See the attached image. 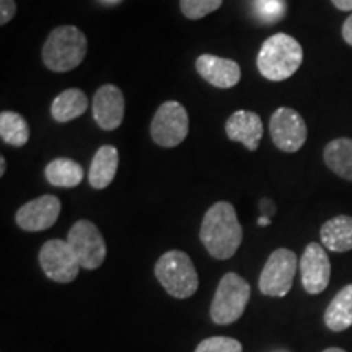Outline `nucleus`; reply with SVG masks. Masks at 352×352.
Segmentation results:
<instances>
[{
  "label": "nucleus",
  "mask_w": 352,
  "mask_h": 352,
  "mask_svg": "<svg viewBox=\"0 0 352 352\" xmlns=\"http://www.w3.org/2000/svg\"><path fill=\"white\" fill-rule=\"evenodd\" d=\"M199 239L215 259H230L239 252L243 240V228L230 202L220 201L210 206L202 219Z\"/></svg>",
  "instance_id": "f257e3e1"
},
{
  "label": "nucleus",
  "mask_w": 352,
  "mask_h": 352,
  "mask_svg": "<svg viewBox=\"0 0 352 352\" xmlns=\"http://www.w3.org/2000/svg\"><path fill=\"white\" fill-rule=\"evenodd\" d=\"M303 50L300 43L290 34H272L263 43L258 52L256 65L259 74L271 82H283L300 69Z\"/></svg>",
  "instance_id": "f03ea898"
},
{
  "label": "nucleus",
  "mask_w": 352,
  "mask_h": 352,
  "mask_svg": "<svg viewBox=\"0 0 352 352\" xmlns=\"http://www.w3.org/2000/svg\"><path fill=\"white\" fill-rule=\"evenodd\" d=\"M87 38L77 26H57L43 46V63L52 72H70L85 59Z\"/></svg>",
  "instance_id": "7ed1b4c3"
},
{
  "label": "nucleus",
  "mask_w": 352,
  "mask_h": 352,
  "mask_svg": "<svg viewBox=\"0 0 352 352\" xmlns=\"http://www.w3.org/2000/svg\"><path fill=\"white\" fill-rule=\"evenodd\" d=\"M155 277L175 298H189L199 287V276L191 258L179 250H171L158 258Z\"/></svg>",
  "instance_id": "20e7f679"
},
{
  "label": "nucleus",
  "mask_w": 352,
  "mask_h": 352,
  "mask_svg": "<svg viewBox=\"0 0 352 352\" xmlns=\"http://www.w3.org/2000/svg\"><path fill=\"white\" fill-rule=\"evenodd\" d=\"M252 287L236 272H227L220 279L210 303V318L215 324H232L241 318L248 305Z\"/></svg>",
  "instance_id": "39448f33"
},
{
  "label": "nucleus",
  "mask_w": 352,
  "mask_h": 352,
  "mask_svg": "<svg viewBox=\"0 0 352 352\" xmlns=\"http://www.w3.org/2000/svg\"><path fill=\"white\" fill-rule=\"evenodd\" d=\"M297 272L296 253L287 248H279L267 258L261 276H259V290L267 297H285L294 284Z\"/></svg>",
  "instance_id": "423d86ee"
},
{
  "label": "nucleus",
  "mask_w": 352,
  "mask_h": 352,
  "mask_svg": "<svg viewBox=\"0 0 352 352\" xmlns=\"http://www.w3.org/2000/svg\"><path fill=\"white\" fill-rule=\"evenodd\" d=\"M67 243L83 270H98L107 258V241L90 220H77L74 223L67 233Z\"/></svg>",
  "instance_id": "0eeeda50"
},
{
  "label": "nucleus",
  "mask_w": 352,
  "mask_h": 352,
  "mask_svg": "<svg viewBox=\"0 0 352 352\" xmlns=\"http://www.w3.org/2000/svg\"><path fill=\"white\" fill-rule=\"evenodd\" d=\"M189 132V118L186 108L178 101H165L157 109L151 124L153 142L160 147L171 148L183 144Z\"/></svg>",
  "instance_id": "6e6552de"
},
{
  "label": "nucleus",
  "mask_w": 352,
  "mask_h": 352,
  "mask_svg": "<svg viewBox=\"0 0 352 352\" xmlns=\"http://www.w3.org/2000/svg\"><path fill=\"white\" fill-rule=\"evenodd\" d=\"M39 264L46 277L59 284L72 283L82 267L67 240L46 241L39 250Z\"/></svg>",
  "instance_id": "1a4fd4ad"
},
{
  "label": "nucleus",
  "mask_w": 352,
  "mask_h": 352,
  "mask_svg": "<svg viewBox=\"0 0 352 352\" xmlns=\"http://www.w3.org/2000/svg\"><path fill=\"white\" fill-rule=\"evenodd\" d=\"M270 132L276 147L287 153L300 151L308 134L303 118L292 108H279L272 113Z\"/></svg>",
  "instance_id": "9d476101"
},
{
  "label": "nucleus",
  "mask_w": 352,
  "mask_h": 352,
  "mask_svg": "<svg viewBox=\"0 0 352 352\" xmlns=\"http://www.w3.org/2000/svg\"><path fill=\"white\" fill-rule=\"evenodd\" d=\"M302 285L311 296L321 294L328 287L331 277V263L324 246L320 243H308L300 259Z\"/></svg>",
  "instance_id": "9b49d317"
},
{
  "label": "nucleus",
  "mask_w": 352,
  "mask_h": 352,
  "mask_svg": "<svg viewBox=\"0 0 352 352\" xmlns=\"http://www.w3.org/2000/svg\"><path fill=\"white\" fill-rule=\"evenodd\" d=\"M60 214V201L56 196L46 195L26 202L16 210V226L25 232H43L57 222Z\"/></svg>",
  "instance_id": "f8f14e48"
},
{
  "label": "nucleus",
  "mask_w": 352,
  "mask_h": 352,
  "mask_svg": "<svg viewBox=\"0 0 352 352\" xmlns=\"http://www.w3.org/2000/svg\"><path fill=\"white\" fill-rule=\"evenodd\" d=\"M94 120L103 131H114L124 120V95L116 85L100 87L94 96Z\"/></svg>",
  "instance_id": "ddd939ff"
},
{
  "label": "nucleus",
  "mask_w": 352,
  "mask_h": 352,
  "mask_svg": "<svg viewBox=\"0 0 352 352\" xmlns=\"http://www.w3.org/2000/svg\"><path fill=\"white\" fill-rule=\"evenodd\" d=\"M197 74L206 82L217 88H232L240 82V65L232 59L214 54H202L196 59Z\"/></svg>",
  "instance_id": "4468645a"
},
{
  "label": "nucleus",
  "mask_w": 352,
  "mask_h": 352,
  "mask_svg": "<svg viewBox=\"0 0 352 352\" xmlns=\"http://www.w3.org/2000/svg\"><path fill=\"white\" fill-rule=\"evenodd\" d=\"M226 134L233 142L243 144L250 152H254L263 139L264 126L256 113L240 109L227 120Z\"/></svg>",
  "instance_id": "2eb2a0df"
},
{
  "label": "nucleus",
  "mask_w": 352,
  "mask_h": 352,
  "mask_svg": "<svg viewBox=\"0 0 352 352\" xmlns=\"http://www.w3.org/2000/svg\"><path fill=\"white\" fill-rule=\"evenodd\" d=\"M120 165V153L113 145H103L95 153L88 170V183L94 189H104L113 183Z\"/></svg>",
  "instance_id": "dca6fc26"
},
{
  "label": "nucleus",
  "mask_w": 352,
  "mask_h": 352,
  "mask_svg": "<svg viewBox=\"0 0 352 352\" xmlns=\"http://www.w3.org/2000/svg\"><path fill=\"white\" fill-rule=\"evenodd\" d=\"M321 245L334 253H346L352 250V217L338 215L323 223L320 230Z\"/></svg>",
  "instance_id": "f3484780"
},
{
  "label": "nucleus",
  "mask_w": 352,
  "mask_h": 352,
  "mask_svg": "<svg viewBox=\"0 0 352 352\" xmlns=\"http://www.w3.org/2000/svg\"><path fill=\"white\" fill-rule=\"evenodd\" d=\"M324 324L334 333L352 327V284H347L334 296L324 311Z\"/></svg>",
  "instance_id": "a211bd4d"
},
{
  "label": "nucleus",
  "mask_w": 352,
  "mask_h": 352,
  "mask_svg": "<svg viewBox=\"0 0 352 352\" xmlns=\"http://www.w3.org/2000/svg\"><path fill=\"white\" fill-rule=\"evenodd\" d=\"M88 108V98L78 88H69L59 94L51 104V116L57 122H69L80 118Z\"/></svg>",
  "instance_id": "6ab92c4d"
},
{
  "label": "nucleus",
  "mask_w": 352,
  "mask_h": 352,
  "mask_svg": "<svg viewBox=\"0 0 352 352\" xmlns=\"http://www.w3.org/2000/svg\"><path fill=\"white\" fill-rule=\"evenodd\" d=\"M324 164L340 178L352 182V139H334L324 147Z\"/></svg>",
  "instance_id": "aec40b11"
},
{
  "label": "nucleus",
  "mask_w": 352,
  "mask_h": 352,
  "mask_svg": "<svg viewBox=\"0 0 352 352\" xmlns=\"http://www.w3.org/2000/svg\"><path fill=\"white\" fill-rule=\"evenodd\" d=\"M47 183L56 188H76L83 182V168L70 158H56L44 170Z\"/></svg>",
  "instance_id": "412c9836"
},
{
  "label": "nucleus",
  "mask_w": 352,
  "mask_h": 352,
  "mask_svg": "<svg viewBox=\"0 0 352 352\" xmlns=\"http://www.w3.org/2000/svg\"><path fill=\"white\" fill-rule=\"evenodd\" d=\"M0 138L12 147H23L30 140V126L23 116L13 111L0 114Z\"/></svg>",
  "instance_id": "4be33fe9"
},
{
  "label": "nucleus",
  "mask_w": 352,
  "mask_h": 352,
  "mask_svg": "<svg viewBox=\"0 0 352 352\" xmlns=\"http://www.w3.org/2000/svg\"><path fill=\"white\" fill-rule=\"evenodd\" d=\"M254 16L264 25H274L285 15V0H253Z\"/></svg>",
  "instance_id": "5701e85b"
},
{
  "label": "nucleus",
  "mask_w": 352,
  "mask_h": 352,
  "mask_svg": "<svg viewBox=\"0 0 352 352\" xmlns=\"http://www.w3.org/2000/svg\"><path fill=\"white\" fill-rule=\"evenodd\" d=\"M223 0H179V8L189 20H201L219 10Z\"/></svg>",
  "instance_id": "b1692460"
},
{
  "label": "nucleus",
  "mask_w": 352,
  "mask_h": 352,
  "mask_svg": "<svg viewBox=\"0 0 352 352\" xmlns=\"http://www.w3.org/2000/svg\"><path fill=\"white\" fill-rule=\"evenodd\" d=\"M195 352H243V346L233 338L212 336L201 341Z\"/></svg>",
  "instance_id": "393cba45"
},
{
  "label": "nucleus",
  "mask_w": 352,
  "mask_h": 352,
  "mask_svg": "<svg viewBox=\"0 0 352 352\" xmlns=\"http://www.w3.org/2000/svg\"><path fill=\"white\" fill-rule=\"evenodd\" d=\"M16 13L15 0H0V25H7Z\"/></svg>",
  "instance_id": "a878e982"
},
{
  "label": "nucleus",
  "mask_w": 352,
  "mask_h": 352,
  "mask_svg": "<svg viewBox=\"0 0 352 352\" xmlns=\"http://www.w3.org/2000/svg\"><path fill=\"white\" fill-rule=\"evenodd\" d=\"M342 38H344V41L349 44V46H352V13L347 16L344 25H342Z\"/></svg>",
  "instance_id": "bb28decb"
},
{
  "label": "nucleus",
  "mask_w": 352,
  "mask_h": 352,
  "mask_svg": "<svg viewBox=\"0 0 352 352\" xmlns=\"http://www.w3.org/2000/svg\"><path fill=\"white\" fill-rule=\"evenodd\" d=\"M333 6L338 8V10L342 12H352V0H331Z\"/></svg>",
  "instance_id": "cd10ccee"
},
{
  "label": "nucleus",
  "mask_w": 352,
  "mask_h": 352,
  "mask_svg": "<svg viewBox=\"0 0 352 352\" xmlns=\"http://www.w3.org/2000/svg\"><path fill=\"white\" fill-rule=\"evenodd\" d=\"M6 170H7V160H6V157H0V176L6 175Z\"/></svg>",
  "instance_id": "c85d7f7f"
},
{
  "label": "nucleus",
  "mask_w": 352,
  "mask_h": 352,
  "mask_svg": "<svg viewBox=\"0 0 352 352\" xmlns=\"http://www.w3.org/2000/svg\"><path fill=\"white\" fill-rule=\"evenodd\" d=\"M270 223H271V219L270 217H264V215H261V217L258 219V226L266 227V226H270Z\"/></svg>",
  "instance_id": "c756f323"
},
{
  "label": "nucleus",
  "mask_w": 352,
  "mask_h": 352,
  "mask_svg": "<svg viewBox=\"0 0 352 352\" xmlns=\"http://www.w3.org/2000/svg\"><path fill=\"white\" fill-rule=\"evenodd\" d=\"M323 352H346V351L341 349V347H328V349H324Z\"/></svg>",
  "instance_id": "7c9ffc66"
},
{
  "label": "nucleus",
  "mask_w": 352,
  "mask_h": 352,
  "mask_svg": "<svg viewBox=\"0 0 352 352\" xmlns=\"http://www.w3.org/2000/svg\"><path fill=\"white\" fill-rule=\"evenodd\" d=\"M101 2H103V3H108V6H113V3L121 2V0H101Z\"/></svg>",
  "instance_id": "2f4dec72"
},
{
  "label": "nucleus",
  "mask_w": 352,
  "mask_h": 352,
  "mask_svg": "<svg viewBox=\"0 0 352 352\" xmlns=\"http://www.w3.org/2000/svg\"><path fill=\"white\" fill-rule=\"evenodd\" d=\"M279 352H287V351H279Z\"/></svg>",
  "instance_id": "473e14b6"
}]
</instances>
